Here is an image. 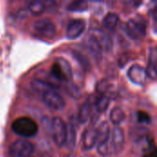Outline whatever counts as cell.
<instances>
[{"mask_svg": "<svg viewBox=\"0 0 157 157\" xmlns=\"http://www.w3.org/2000/svg\"><path fill=\"white\" fill-rule=\"evenodd\" d=\"M52 136L54 144L58 147L64 145L65 141V132H66V124L61 118H53L51 123Z\"/></svg>", "mask_w": 157, "mask_h": 157, "instance_id": "cell-3", "label": "cell"}, {"mask_svg": "<svg viewBox=\"0 0 157 157\" xmlns=\"http://www.w3.org/2000/svg\"><path fill=\"white\" fill-rule=\"evenodd\" d=\"M43 102L52 109L62 110L65 107V101L63 98L57 93L54 89H50L41 94Z\"/></svg>", "mask_w": 157, "mask_h": 157, "instance_id": "cell-7", "label": "cell"}, {"mask_svg": "<svg viewBox=\"0 0 157 157\" xmlns=\"http://www.w3.org/2000/svg\"><path fill=\"white\" fill-rule=\"evenodd\" d=\"M90 36L96 40L102 51H111L113 47V42L110 36L106 31L99 29H94L90 31Z\"/></svg>", "mask_w": 157, "mask_h": 157, "instance_id": "cell-8", "label": "cell"}, {"mask_svg": "<svg viewBox=\"0 0 157 157\" xmlns=\"http://www.w3.org/2000/svg\"><path fill=\"white\" fill-rule=\"evenodd\" d=\"M109 88V83L107 80H101L98 83L97 85V92L98 93V95H105L106 91Z\"/></svg>", "mask_w": 157, "mask_h": 157, "instance_id": "cell-25", "label": "cell"}, {"mask_svg": "<svg viewBox=\"0 0 157 157\" xmlns=\"http://www.w3.org/2000/svg\"><path fill=\"white\" fill-rule=\"evenodd\" d=\"M91 115V105L90 103H85L81 106L78 111V121L81 123L86 122Z\"/></svg>", "mask_w": 157, "mask_h": 157, "instance_id": "cell-18", "label": "cell"}, {"mask_svg": "<svg viewBox=\"0 0 157 157\" xmlns=\"http://www.w3.org/2000/svg\"><path fill=\"white\" fill-rule=\"evenodd\" d=\"M32 28L36 33L45 38H52L56 33L54 23L49 18H40L36 20Z\"/></svg>", "mask_w": 157, "mask_h": 157, "instance_id": "cell-6", "label": "cell"}, {"mask_svg": "<svg viewBox=\"0 0 157 157\" xmlns=\"http://www.w3.org/2000/svg\"><path fill=\"white\" fill-rule=\"evenodd\" d=\"M97 144V130L94 127H88L85 130L82 135V146L83 149L88 151L91 150Z\"/></svg>", "mask_w": 157, "mask_h": 157, "instance_id": "cell-11", "label": "cell"}, {"mask_svg": "<svg viewBox=\"0 0 157 157\" xmlns=\"http://www.w3.org/2000/svg\"><path fill=\"white\" fill-rule=\"evenodd\" d=\"M125 118H126L125 112L122 110V109L119 107H115L110 112V121L116 126L121 125L124 121Z\"/></svg>", "mask_w": 157, "mask_h": 157, "instance_id": "cell-17", "label": "cell"}, {"mask_svg": "<svg viewBox=\"0 0 157 157\" xmlns=\"http://www.w3.org/2000/svg\"><path fill=\"white\" fill-rule=\"evenodd\" d=\"M87 45H88V48L90 49V51L94 54H96V55H100L101 54V52H102L101 48L98 46V44L96 42V40L91 36L88 38V44Z\"/></svg>", "mask_w": 157, "mask_h": 157, "instance_id": "cell-23", "label": "cell"}, {"mask_svg": "<svg viewBox=\"0 0 157 157\" xmlns=\"http://www.w3.org/2000/svg\"><path fill=\"white\" fill-rule=\"evenodd\" d=\"M46 5H47V3H45L43 1H34V2L29 3V10L30 13L38 16V15L42 14L45 11Z\"/></svg>", "mask_w": 157, "mask_h": 157, "instance_id": "cell-19", "label": "cell"}, {"mask_svg": "<svg viewBox=\"0 0 157 157\" xmlns=\"http://www.w3.org/2000/svg\"><path fill=\"white\" fill-rule=\"evenodd\" d=\"M109 139L111 140V145L113 146V148L116 149L121 148L124 144V132L122 129L119 127H115L110 132Z\"/></svg>", "mask_w": 157, "mask_h": 157, "instance_id": "cell-14", "label": "cell"}, {"mask_svg": "<svg viewBox=\"0 0 157 157\" xmlns=\"http://www.w3.org/2000/svg\"><path fill=\"white\" fill-rule=\"evenodd\" d=\"M86 23L83 19H74L67 26L66 37L70 40H75L78 38L85 30Z\"/></svg>", "mask_w": 157, "mask_h": 157, "instance_id": "cell-10", "label": "cell"}, {"mask_svg": "<svg viewBox=\"0 0 157 157\" xmlns=\"http://www.w3.org/2000/svg\"><path fill=\"white\" fill-rule=\"evenodd\" d=\"M73 54H74V56L78 60V62L83 65V67H85V68H87V67H88V65H89L88 61H87L82 54H80V53L77 52H74Z\"/></svg>", "mask_w": 157, "mask_h": 157, "instance_id": "cell-26", "label": "cell"}, {"mask_svg": "<svg viewBox=\"0 0 157 157\" xmlns=\"http://www.w3.org/2000/svg\"><path fill=\"white\" fill-rule=\"evenodd\" d=\"M120 22V17L118 14L109 12L106 15V17L103 18V25L108 29H114Z\"/></svg>", "mask_w": 157, "mask_h": 157, "instance_id": "cell-16", "label": "cell"}, {"mask_svg": "<svg viewBox=\"0 0 157 157\" xmlns=\"http://www.w3.org/2000/svg\"><path fill=\"white\" fill-rule=\"evenodd\" d=\"M33 152V144L27 140H17L9 147V155L11 157H29Z\"/></svg>", "mask_w": 157, "mask_h": 157, "instance_id": "cell-4", "label": "cell"}, {"mask_svg": "<svg viewBox=\"0 0 157 157\" xmlns=\"http://www.w3.org/2000/svg\"><path fill=\"white\" fill-rule=\"evenodd\" d=\"M137 120L139 122L144 123V124H150L152 121V118H151L150 114L147 113L146 111H143V110L137 111Z\"/></svg>", "mask_w": 157, "mask_h": 157, "instance_id": "cell-24", "label": "cell"}, {"mask_svg": "<svg viewBox=\"0 0 157 157\" xmlns=\"http://www.w3.org/2000/svg\"><path fill=\"white\" fill-rule=\"evenodd\" d=\"M109 101H110V99L108 96H106V95L99 96L98 95V98L96 99L94 104L98 112H103L108 109V107L109 105Z\"/></svg>", "mask_w": 157, "mask_h": 157, "instance_id": "cell-20", "label": "cell"}, {"mask_svg": "<svg viewBox=\"0 0 157 157\" xmlns=\"http://www.w3.org/2000/svg\"><path fill=\"white\" fill-rule=\"evenodd\" d=\"M147 77H149L152 80L156 79V51L155 48H153L150 53L149 63L148 66L145 69Z\"/></svg>", "mask_w": 157, "mask_h": 157, "instance_id": "cell-15", "label": "cell"}, {"mask_svg": "<svg viewBox=\"0 0 157 157\" xmlns=\"http://www.w3.org/2000/svg\"><path fill=\"white\" fill-rule=\"evenodd\" d=\"M13 132L22 137H33L39 131L36 121L28 117H21L13 121L11 126Z\"/></svg>", "mask_w": 157, "mask_h": 157, "instance_id": "cell-1", "label": "cell"}, {"mask_svg": "<svg viewBox=\"0 0 157 157\" xmlns=\"http://www.w3.org/2000/svg\"><path fill=\"white\" fill-rule=\"evenodd\" d=\"M125 31L131 39L135 40H142L146 34V25L141 20L132 18L126 23Z\"/></svg>", "mask_w": 157, "mask_h": 157, "instance_id": "cell-5", "label": "cell"}, {"mask_svg": "<svg viewBox=\"0 0 157 157\" xmlns=\"http://www.w3.org/2000/svg\"><path fill=\"white\" fill-rule=\"evenodd\" d=\"M96 130H97V144H98V145L108 143L109 140V135H110L109 125L107 122L103 121L98 125V127Z\"/></svg>", "mask_w": 157, "mask_h": 157, "instance_id": "cell-12", "label": "cell"}, {"mask_svg": "<svg viewBox=\"0 0 157 157\" xmlns=\"http://www.w3.org/2000/svg\"><path fill=\"white\" fill-rule=\"evenodd\" d=\"M31 85V87L33 88V90H35L36 92L38 93H40V94H43L44 92H46L47 90H50V89H54L52 88V86H50L48 84L42 82L41 80H39V79H33L30 83Z\"/></svg>", "mask_w": 157, "mask_h": 157, "instance_id": "cell-21", "label": "cell"}, {"mask_svg": "<svg viewBox=\"0 0 157 157\" xmlns=\"http://www.w3.org/2000/svg\"><path fill=\"white\" fill-rule=\"evenodd\" d=\"M29 157H32V156H29Z\"/></svg>", "mask_w": 157, "mask_h": 157, "instance_id": "cell-28", "label": "cell"}, {"mask_svg": "<svg viewBox=\"0 0 157 157\" xmlns=\"http://www.w3.org/2000/svg\"><path fill=\"white\" fill-rule=\"evenodd\" d=\"M143 157H157L156 149H155V147L153 148L150 152H148V153H146L145 155H144Z\"/></svg>", "mask_w": 157, "mask_h": 157, "instance_id": "cell-27", "label": "cell"}, {"mask_svg": "<svg viewBox=\"0 0 157 157\" xmlns=\"http://www.w3.org/2000/svg\"><path fill=\"white\" fill-rule=\"evenodd\" d=\"M88 7V3L84 0L80 1H73L67 6V10L70 11H85Z\"/></svg>", "mask_w": 157, "mask_h": 157, "instance_id": "cell-22", "label": "cell"}, {"mask_svg": "<svg viewBox=\"0 0 157 157\" xmlns=\"http://www.w3.org/2000/svg\"><path fill=\"white\" fill-rule=\"evenodd\" d=\"M51 75L58 82H69L72 78V68L69 63L63 58H57L52 63L51 70Z\"/></svg>", "mask_w": 157, "mask_h": 157, "instance_id": "cell-2", "label": "cell"}, {"mask_svg": "<svg viewBox=\"0 0 157 157\" xmlns=\"http://www.w3.org/2000/svg\"><path fill=\"white\" fill-rule=\"evenodd\" d=\"M76 144V131L74 125L71 123L66 124V132H65V141L64 144L68 150L73 151Z\"/></svg>", "mask_w": 157, "mask_h": 157, "instance_id": "cell-13", "label": "cell"}, {"mask_svg": "<svg viewBox=\"0 0 157 157\" xmlns=\"http://www.w3.org/2000/svg\"><path fill=\"white\" fill-rule=\"evenodd\" d=\"M127 75L132 83L139 85V86L144 85L145 83L146 78H147L145 68H144L140 64L132 65L128 70Z\"/></svg>", "mask_w": 157, "mask_h": 157, "instance_id": "cell-9", "label": "cell"}]
</instances>
